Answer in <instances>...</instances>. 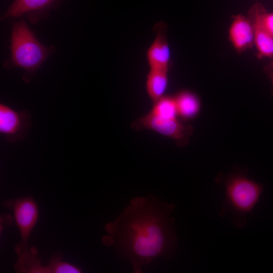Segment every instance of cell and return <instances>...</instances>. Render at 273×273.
<instances>
[{"label":"cell","mask_w":273,"mask_h":273,"mask_svg":"<svg viewBox=\"0 0 273 273\" xmlns=\"http://www.w3.org/2000/svg\"><path fill=\"white\" fill-rule=\"evenodd\" d=\"M174 205L156 197H136L113 221L105 225L102 243L114 246L120 260H127L134 272L158 257L171 258L177 249Z\"/></svg>","instance_id":"cell-1"},{"label":"cell","mask_w":273,"mask_h":273,"mask_svg":"<svg viewBox=\"0 0 273 273\" xmlns=\"http://www.w3.org/2000/svg\"><path fill=\"white\" fill-rule=\"evenodd\" d=\"M12 20L10 56L4 62V67L22 69L23 79L29 83L43 63L56 52V48L42 44L22 18Z\"/></svg>","instance_id":"cell-2"},{"label":"cell","mask_w":273,"mask_h":273,"mask_svg":"<svg viewBox=\"0 0 273 273\" xmlns=\"http://www.w3.org/2000/svg\"><path fill=\"white\" fill-rule=\"evenodd\" d=\"M216 182L224 187V196L219 215L224 217L231 212V222L239 229L245 227L246 216L252 213L263 190V186L247 177L244 170L219 175Z\"/></svg>","instance_id":"cell-3"},{"label":"cell","mask_w":273,"mask_h":273,"mask_svg":"<svg viewBox=\"0 0 273 273\" xmlns=\"http://www.w3.org/2000/svg\"><path fill=\"white\" fill-rule=\"evenodd\" d=\"M177 116L157 114L150 111L132 122L131 127L136 130L148 129L169 138L177 146L183 147L188 144L193 132L192 126L183 123Z\"/></svg>","instance_id":"cell-4"},{"label":"cell","mask_w":273,"mask_h":273,"mask_svg":"<svg viewBox=\"0 0 273 273\" xmlns=\"http://www.w3.org/2000/svg\"><path fill=\"white\" fill-rule=\"evenodd\" d=\"M4 206L13 211L16 223L19 231L21 241L15 246V251L19 257L27 255L28 240L38 217L37 204L31 197L8 200Z\"/></svg>","instance_id":"cell-5"},{"label":"cell","mask_w":273,"mask_h":273,"mask_svg":"<svg viewBox=\"0 0 273 273\" xmlns=\"http://www.w3.org/2000/svg\"><path fill=\"white\" fill-rule=\"evenodd\" d=\"M31 114L28 110L17 111L0 103V133L11 143L23 140L31 126Z\"/></svg>","instance_id":"cell-6"},{"label":"cell","mask_w":273,"mask_h":273,"mask_svg":"<svg viewBox=\"0 0 273 273\" xmlns=\"http://www.w3.org/2000/svg\"><path fill=\"white\" fill-rule=\"evenodd\" d=\"M63 0H13L1 17V20L26 16L32 24L47 19L52 11L57 8Z\"/></svg>","instance_id":"cell-7"},{"label":"cell","mask_w":273,"mask_h":273,"mask_svg":"<svg viewBox=\"0 0 273 273\" xmlns=\"http://www.w3.org/2000/svg\"><path fill=\"white\" fill-rule=\"evenodd\" d=\"M159 26L147 51V60L150 69L169 71L171 66L170 49L164 25Z\"/></svg>","instance_id":"cell-8"},{"label":"cell","mask_w":273,"mask_h":273,"mask_svg":"<svg viewBox=\"0 0 273 273\" xmlns=\"http://www.w3.org/2000/svg\"><path fill=\"white\" fill-rule=\"evenodd\" d=\"M228 37L238 53H242L254 46L253 26L247 16L242 14L232 16Z\"/></svg>","instance_id":"cell-9"},{"label":"cell","mask_w":273,"mask_h":273,"mask_svg":"<svg viewBox=\"0 0 273 273\" xmlns=\"http://www.w3.org/2000/svg\"><path fill=\"white\" fill-rule=\"evenodd\" d=\"M168 72L163 70L149 69L146 76V89L153 104L165 95L169 82Z\"/></svg>","instance_id":"cell-10"},{"label":"cell","mask_w":273,"mask_h":273,"mask_svg":"<svg viewBox=\"0 0 273 273\" xmlns=\"http://www.w3.org/2000/svg\"><path fill=\"white\" fill-rule=\"evenodd\" d=\"M177 115L185 120L196 117L200 109V102L198 97L190 90H181L174 96Z\"/></svg>","instance_id":"cell-11"},{"label":"cell","mask_w":273,"mask_h":273,"mask_svg":"<svg viewBox=\"0 0 273 273\" xmlns=\"http://www.w3.org/2000/svg\"><path fill=\"white\" fill-rule=\"evenodd\" d=\"M248 17L252 21L253 26L254 46L257 50V57L273 58V36L257 20L249 16Z\"/></svg>","instance_id":"cell-12"},{"label":"cell","mask_w":273,"mask_h":273,"mask_svg":"<svg viewBox=\"0 0 273 273\" xmlns=\"http://www.w3.org/2000/svg\"><path fill=\"white\" fill-rule=\"evenodd\" d=\"M247 16L257 20L264 28L273 36V12H269L260 3L253 5Z\"/></svg>","instance_id":"cell-13"},{"label":"cell","mask_w":273,"mask_h":273,"mask_svg":"<svg viewBox=\"0 0 273 273\" xmlns=\"http://www.w3.org/2000/svg\"><path fill=\"white\" fill-rule=\"evenodd\" d=\"M61 254H56L49 260L48 264L50 273H79L81 269L71 263L62 260Z\"/></svg>","instance_id":"cell-14"},{"label":"cell","mask_w":273,"mask_h":273,"mask_svg":"<svg viewBox=\"0 0 273 273\" xmlns=\"http://www.w3.org/2000/svg\"><path fill=\"white\" fill-rule=\"evenodd\" d=\"M263 71L273 82V59L263 68Z\"/></svg>","instance_id":"cell-15"}]
</instances>
